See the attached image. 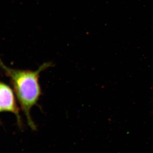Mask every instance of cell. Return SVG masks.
<instances>
[{
  "instance_id": "1",
  "label": "cell",
  "mask_w": 153,
  "mask_h": 153,
  "mask_svg": "<svg viewBox=\"0 0 153 153\" xmlns=\"http://www.w3.org/2000/svg\"><path fill=\"white\" fill-rule=\"evenodd\" d=\"M52 65L51 62L44 63L36 71L16 69L6 66L0 58V67L10 79L28 126L34 131L36 130L37 127L30 112L32 108L38 104L42 94L39 82L40 73Z\"/></svg>"
},
{
  "instance_id": "2",
  "label": "cell",
  "mask_w": 153,
  "mask_h": 153,
  "mask_svg": "<svg viewBox=\"0 0 153 153\" xmlns=\"http://www.w3.org/2000/svg\"><path fill=\"white\" fill-rule=\"evenodd\" d=\"M13 91L8 85L0 81V114L3 112L12 113L16 116L17 124L23 127L20 108L17 104ZM1 123L0 119V124Z\"/></svg>"
}]
</instances>
